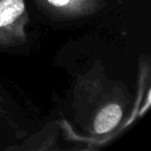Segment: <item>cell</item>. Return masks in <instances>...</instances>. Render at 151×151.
Returning a JSON list of instances; mask_svg holds the SVG:
<instances>
[{"label":"cell","mask_w":151,"mask_h":151,"mask_svg":"<svg viewBox=\"0 0 151 151\" xmlns=\"http://www.w3.org/2000/svg\"><path fill=\"white\" fill-rule=\"evenodd\" d=\"M4 115V109H3V99L0 95V118Z\"/></svg>","instance_id":"277c9868"},{"label":"cell","mask_w":151,"mask_h":151,"mask_svg":"<svg viewBox=\"0 0 151 151\" xmlns=\"http://www.w3.org/2000/svg\"><path fill=\"white\" fill-rule=\"evenodd\" d=\"M28 22L24 0H0V49L25 44Z\"/></svg>","instance_id":"6da1fadb"},{"label":"cell","mask_w":151,"mask_h":151,"mask_svg":"<svg viewBox=\"0 0 151 151\" xmlns=\"http://www.w3.org/2000/svg\"><path fill=\"white\" fill-rule=\"evenodd\" d=\"M123 116L122 106L118 103H107L99 108L93 117L92 130L96 134L112 132L120 123Z\"/></svg>","instance_id":"3957f363"},{"label":"cell","mask_w":151,"mask_h":151,"mask_svg":"<svg viewBox=\"0 0 151 151\" xmlns=\"http://www.w3.org/2000/svg\"><path fill=\"white\" fill-rule=\"evenodd\" d=\"M35 2L49 17L62 20L93 15L105 5V0H35Z\"/></svg>","instance_id":"7a4b0ae2"}]
</instances>
